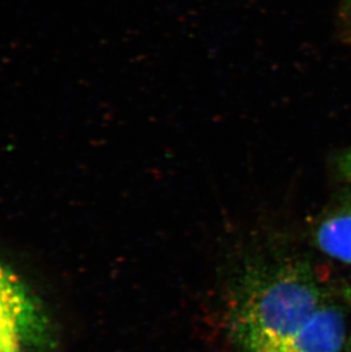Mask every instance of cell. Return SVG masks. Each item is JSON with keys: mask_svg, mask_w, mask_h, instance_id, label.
<instances>
[{"mask_svg": "<svg viewBox=\"0 0 351 352\" xmlns=\"http://www.w3.org/2000/svg\"><path fill=\"white\" fill-rule=\"evenodd\" d=\"M331 291L302 261L255 267L241 280L229 326L243 352H274L308 322Z\"/></svg>", "mask_w": 351, "mask_h": 352, "instance_id": "6da1fadb", "label": "cell"}, {"mask_svg": "<svg viewBox=\"0 0 351 352\" xmlns=\"http://www.w3.org/2000/svg\"><path fill=\"white\" fill-rule=\"evenodd\" d=\"M351 296L332 292L291 340L274 352H351Z\"/></svg>", "mask_w": 351, "mask_h": 352, "instance_id": "7a4b0ae2", "label": "cell"}, {"mask_svg": "<svg viewBox=\"0 0 351 352\" xmlns=\"http://www.w3.org/2000/svg\"><path fill=\"white\" fill-rule=\"evenodd\" d=\"M45 325L39 308L20 279L0 263V352H21Z\"/></svg>", "mask_w": 351, "mask_h": 352, "instance_id": "3957f363", "label": "cell"}, {"mask_svg": "<svg viewBox=\"0 0 351 352\" xmlns=\"http://www.w3.org/2000/svg\"><path fill=\"white\" fill-rule=\"evenodd\" d=\"M314 241L326 256L351 266V201L332 210L318 221Z\"/></svg>", "mask_w": 351, "mask_h": 352, "instance_id": "277c9868", "label": "cell"}, {"mask_svg": "<svg viewBox=\"0 0 351 352\" xmlns=\"http://www.w3.org/2000/svg\"><path fill=\"white\" fill-rule=\"evenodd\" d=\"M338 166L341 176L351 184V148L339 157Z\"/></svg>", "mask_w": 351, "mask_h": 352, "instance_id": "5b68a950", "label": "cell"}]
</instances>
